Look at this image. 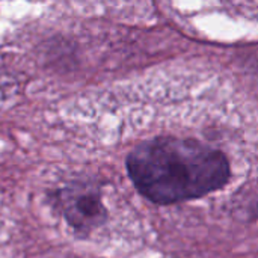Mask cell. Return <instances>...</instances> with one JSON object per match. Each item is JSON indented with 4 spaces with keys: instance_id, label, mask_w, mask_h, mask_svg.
Wrapping results in <instances>:
<instances>
[{
    "instance_id": "7a4b0ae2",
    "label": "cell",
    "mask_w": 258,
    "mask_h": 258,
    "mask_svg": "<svg viewBox=\"0 0 258 258\" xmlns=\"http://www.w3.org/2000/svg\"><path fill=\"white\" fill-rule=\"evenodd\" d=\"M62 210L70 225L80 231H91L100 227L106 216L101 194L91 184H74L62 194Z\"/></svg>"
},
{
    "instance_id": "6da1fadb",
    "label": "cell",
    "mask_w": 258,
    "mask_h": 258,
    "mask_svg": "<svg viewBox=\"0 0 258 258\" xmlns=\"http://www.w3.org/2000/svg\"><path fill=\"white\" fill-rule=\"evenodd\" d=\"M231 147L200 128L159 132L136 144L125 157L136 190L157 206H174L227 187L234 175Z\"/></svg>"
}]
</instances>
